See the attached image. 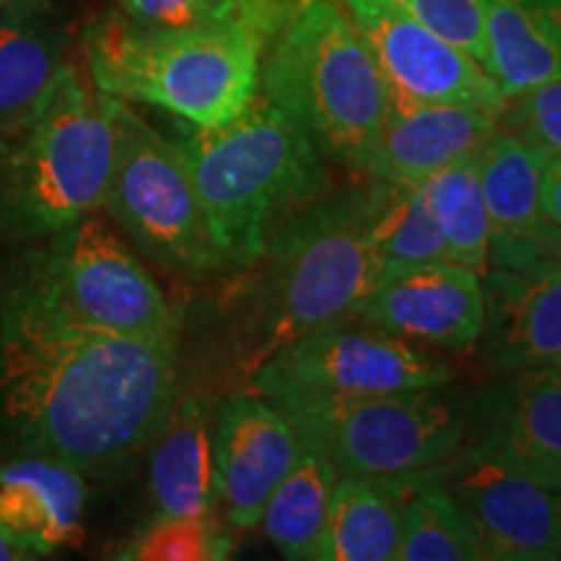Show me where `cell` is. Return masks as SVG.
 Masks as SVG:
<instances>
[{"instance_id":"obj_1","label":"cell","mask_w":561,"mask_h":561,"mask_svg":"<svg viewBox=\"0 0 561 561\" xmlns=\"http://www.w3.org/2000/svg\"><path fill=\"white\" fill-rule=\"evenodd\" d=\"M178 396V339L83 325L24 255L0 273V432L21 455L104 476L149 445Z\"/></svg>"},{"instance_id":"obj_2","label":"cell","mask_w":561,"mask_h":561,"mask_svg":"<svg viewBox=\"0 0 561 561\" xmlns=\"http://www.w3.org/2000/svg\"><path fill=\"white\" fill-rule=\"evenodd\" d=\"M276 24L271 0H240L229 16L195 26H153L110 13L83 32L87 73L102 94L151 104L193 128H216L261 89L265 42Z\"/></svg>"},{"instance_id":"obj_3","label":"cell","mask_w":561,"mask_h":561,"mask_svg":"<svg viewBox=\"0 0 561 561\" xmlns=\"http://www.w3.org/2000/svg\"><path fill=\"white\" fill-rule=\"evenodd\" d=\"M377 182L318 195L271 231L250 289L252 367L343 318L382 276L371 244Z\"/></svg>"},{"instance_id":"obj_4","label":"cell","mask_w":561,"mask_h":561,"mask_svg":"<svg viewBox=\"0 0 561 561\" xmlns=\"http://www.w3.org/2000/svg\"><path fill=\"white\" fill-rule=\"evenodd\" d=\"M115 96L73 62L24 121L0 133V240L34 244L102 208Z\"/></svg>"},{"instance_id":"obj_5","label":"cell","mask_w":561,"mask_h":561,"mask_svg":"<svg viewBox=\"0 0 561 561\" xmlns=\"http://www.w3.org/2000/svg\"><path fill=\"white\" fill-rule=\"evenodd\" d=\"M180 146L224 268H252L273 219L320 195L318 149L261 91L229 123L195 128Z\"/></svg>"},{"instance_id":"obj_6","label":"cell","mask_w":561,"mask_h":561,"mask_svg":"<svg viewBox=\"0 0 561 561\" xmlns=\"http://www.w3.org/2000/svg\"><path fill=\"white\" fill-rule=\"evenodd\" d=\"M261 94L294 117L322 157L362 172L392 94L375 55L333 0H301L261 62Z\"/></svg>"},{"instance_id":"obj_7","label":"cell","mask_w":561,"mask_h":561,"mask_svg":"<svg viewBox=\"0 0 561 561\" xmlns=\"http://www.w3.org/2000/svg\"><path fill=\"white\" fill-rule=\"evenodd\" d=\"M271 403L289 416L301 445L325 455L341 476L424 471L462 442V416L437 388Z\"/></svg>"},{"instance_id":"obj_8","label":"cell","mask_w":561,"mask_h":561,"mask_svg":"<svg viewBox=\"0 0 561 561\" xmlns=\"http://www.w3.org/2000/svg\"><path fill=\"white\" fill-rule=\"evenodd\" d=\"M102 208L149 261L180 276L221 271L180 140L115 100V157Z\"/></svg>"},{"instance_id":"obj_9","label":"cell","mask_w":561,"mask_h":561,"mask_svg":"<svg viewBox=\"0 0 561 561\" xmlns=\"http://www.w3.org/2000/svg\"><path fill=\"white\" fill-rule=\"evenodd\" d=\"M34 244L24 261L73 320L112 333L178 339V314L157 278L96 210Z\"/></svg>"},{"instance_id":"obj_10","label":"cell","mask_w":561,"mask_h":561,"mask_svg":"<svg viewBox=\"0 0 561 561\" xmlns=\"http://www.w3.org/2000/svg\"><path fill=\"white\" fill-rule=\"evenodd\" d=\"M450 380V364L439 356L369 322L343 318L299 335L268 356L252 375V390L268 401H286L439 390Z\"/></svg>"},{"instance_id":"obj_11","label":"cell","mask_w":561,"mask_h":561,"mask_svg":"<svg viewBox=\"0 0 561 561\" xmlns=\"http://www.w3.org/2000/svg\"><path fill=\"white\" fill-rule=\"evenodd\" d=\"M479 536L483 557L496 561L561 559L557 494L546 489L489 439L426 468Z\"/></svg>"},{"instance_id":"obj_12","label":"cell","mask_w":561,"mask_h":561,"mask_svg":"<svg viewBox=\"0 0 561 561\" xmlns=\"http://www.w3.org/2000/svg\"><path fill=\"white\" fill-rule=\"evenodd\" d=\"M398 104H471L502 115L504 96L471 53L439 37L396 0H346Z\"/></svg>"},{"instance_id":"obj_13","label":"cell","mask_w":561,"mask_h":561,"mask_svg":"<svg viewBox=\"0 0 561 561\" xmlns=\"http://www.w3.org/2000/svg\"><path fill=\"white\" fill-rule=\"evenodd\" d=\"M351 318L416 346L462 354L481 339V273L453 261L392 268L382 273Z\"/></svg>"},{"instance_id":"obj_14","label":"cell","mask_w":561,"mask_h":561,"mask_svg":"<svg viewBox=\"0 0 561 561\" xmlns=\"http://www.w3.org/2000/svg\"><path fill=\"white\" fill-rule=\"evenodd\" d=\"M301 439L278 405L257 392L224 401L214 424V460L219 507L234 530L261 525L273 489L291 471Z\"/></svg>"},{"instance_id":"obj_15","label":"cell","mask_w":561,"mask_h":561,"mask_svg":"<svg viewBox=\"0 0 561 561\" xmlns=\"http://www.w3.org/2000/svg\"><path fill=\"white\" fill-rule=\"evenodd\" d=\"M481 346L491 367H561V257L523 268L489 265L481 276Z\"/></svg>"},{"instance_id":"obj_16","label":"cell","mask_w":561,"mask_h":561,"mask_svg":"<svg viewBox=\"0 0 561 561\" xmlns=\"http://www.w3.org/2000/svg\"><path fill=\"white\" fill-rule=\"evenodd\" d=\"M549 157L512 133L496 130L479 151V178L489 210V265L523 268L561 257V231L543 219L541 178Z\"/></svg>"},{"instance_id":"obj_17","label":"cell","mask_w":561,"mask_h":561,"mask_svg":"<svg viewBox=\"0 0 561 561\" xmlns=\"http://www.w3.org/2000/svg\"><path fill=\"white\" fill-rule=\"evenodd\" d=\"M500 130L496 112L471 104H390L362 174L392 185H421L473 157Z\"/></svg>"},{"instance_id":"obj_18","label":"cell","mask_w":561,"mask_h":561,"mask_svg":"<svg viewBox=\"0 0 561 561\" xmlns=\"http://www.w3.org/2000/svg\"><path fill=\"white\" fill-rule=\"evenodd\" d=\"M87 481L79 468L45 455L0 466V528L39 557L83 541Z\"/></svg>"},{"instance_id":"obj_19","label":"cell","mask_w":561,"mask_h":561,"mask_svg":"<svg viewBox=\"0 0 561 561\" xmlns=\"http://www.w3.org/2000/svg\"><path fill=\"white\" fill-rule=\"evenodd\" d=\"M216 411L198 392L174 398L151 437L149 489L159 515L208 517L219 510L214 460Z\"/></svg>"},{"instance_id":"obj_20","label":"cell","mask_w":561,"mask_h":561,"mask_svg":"<svg viewBox=\"0 0 561 561\" xmlns=\"http://www.w3.org/2000/svg\"><path fill=\"white\" fill-rule=\"evenodd\" d=\"M486 439L553 494L561 491V367L517 371L489 401Z\"/></svg>"},{"instance_id":"obj_21","label":"cell","mask_w":561,"mask_h":561,"mask_svg":"<svg viewBox=\"0 0 561 561\" xmlns=\"http://www.w3.org/2000/svg\"><path fill=\"white\" fill-rule=\"evenodd\" d=\"M73 45L68 21L50 0H21L0 11V133L37 107Z\"/></svg>"},{"instance_id":"obj_22","label":"cell","mask_w":561,"mask_h":561,"mask_svg":"<svg viewBox=\"0 0 561 561\" xmlns=\"http://www.w3.org/2000/svg\"><path fill=\"white\" fill-rule=\"evenodd\" d=\"M486 73L504 100L561 79V0H486Z\"/></svg>"},{"instance_id":"obj_23","label":"cell","mask_w":561,"mask_h":561,"mask_svg":"<svg viewBox=\"0 0 561 561\" xmlns=\"http://www.w3.org/2000/svg\"><path fill=\"white\" fill-rule=\"evenodd\" d=\"M403 486L398 476H339L318 561H390L401 541Z\"/></svg>"},{"instance_id":"obj_24","label":"cell","mask_w":561,"mask_h":561,"mask_svg":"<svg viewBox=\"0 0 561 561\" xmlns=\"http://www.w3.org/2000/svg\"><path fill=\"white\" fill-rule=\"evenodd\" d=\"M339 471L325 455L301 447L291 471L273 489L261 525L280 557L291 561H318L328 504Z\"/></svg>"},{"instance_id":"obj_25","label":"cell","mask_w":561,"mask_h":561,"mask_svg":"<svg viewBox=\"0 0 561 561\" xmlns=\"http://www.w3.org/2000/svg\"><path fill=\"white\" fill-rule=\"evenodd\" d=\"M403 486L401 541L398 561H481L479 536L445 489L430 473L413 471L398 476Z\"/></svg>"},{"instance_id":"obj_26","label":"cell","mask_w":561,"mask_h":561,"mask_svg":"<svg viewBox=\"0 0 561 561\" xmlns=\"http://www.w3.org/2000/svg\"><path fill=\"white\" fill-rule=\"evenodd\" d=\"M426 206L437 224L447 257L476 273L489 268V210L479 178V153L445 167L421 182Z\"/></svg>"},{"instance_id":"obj_27","label":"cell","mask_w":561,"mask_h":561,"mask_svg":"<svg viewBox=\"0 0 561 561\" xmlns=\"http://www.w3.org/2000/svg\"><path fill=\"white\" fill-rule=\"evenodd\" d=\"M375 182L377 206L371 219V244L380 257L382 273L403 265L450 261L421 185Z\"/></svg>"},{"instance_id":"obj_28","label":"cell","mask_w":561,"mask_h":561,"mask_svg":"<svg viewBox=\"0 0 561 561\" xmlns=\"http://www.w3.org/2000/svg\"><path fill=\"white\" fill-rule=\"evenodd\" d=\"M231 553V538L214 515H159L136 533L117 559L125 561H221Z\"/></svg>"},{"instance_id":"obj_29","label":"cell","mask_w":561,"mask_h":561,"mask_svg":"<svg viewBox=\"0 0 561 561\" xmlns=\"http://www.w3.org/2000/svg\"><path fill=\"white\" fill-rule=\"evenodd\" d=\"M504 133H512L546 157L561 153V79L538 83L504 102L500 115Z\"/></svg>"},{"instance_id":"obj_30","label":"cell","mask_w":561,"mask_h":561,"mask_svg":"<svg viewBox=\"0 0 561 561\" xmlns=\"http://www.w3.org/2000/svg\"><path fill=\"white\" fill-rule=\"evenodd\" d=\"M413 19L430 26L460 50L471 53L476 60L486 62V0H396Z\"/></svg>"},{"instance_id":"obj_31","label":"cell","mask_w":561,"mask_h":561,"mask_svg":"<svg viewBox=\"0 0 561 561\" xmlns=\"http://www.w3.org/2000/svg\"><path fill=\"white\" fill-rule=\"evenodd\" d=\"M125 16L153 26H195L224 19L240 0H117Z\"/></svg>"},{"instance_id":"obj_32","label":"cell","mask_w":561,"mask_h":561,"mask_svg":"<svg viewBox=\"0 0 561 561\" xmlns=\"http://www.w3.org/2000/svg\"><path fill=\"white\" fill-rule=\"evenodd\" d=\"M541 210L543 219L561 231V153L549 157L541 178Z\"/></svg>"},{"instance_id":"obj_33","label":"cell","mask_w":561,"mask_h":561,"mask_svg":"<svg viewBox=\"0 0 561 561\" xmlns=\"http://www.w3.org/2000/svg\"><path fill=\"white\" fill-rule=\"evenodd\" d=\"M30 559H39V553L26 546L19 538H13L9 530L0 528V561H30Z\"/></svg>"},{"instance_id":"obj_34","label":"cell","mask_w":561,"mask_h":561,"mask_svg":"<svg viewBox=\"0 0 561 561\" xmlns=\"http://www.w3.org/2000/svg\"><path fill=\"white\" fill-rule=\"evenodd\" d=\"M16 3H21V0H0V11L9 9V5H16Z\"/></svg>"},{"instance_id":"obj_35","label":"cell","mask_w":561,"mask_h":561,"mask_svg":"<svg viewBox=\"0 0 561 561\" xmlns=\"http://www.w3.org/2000/svg\"><path fill=\"white\" fill-rule=\"evenodd\" d=\"M557 510H559V523H561V491L557 494Z\"/></svg>"}]
</instances>
